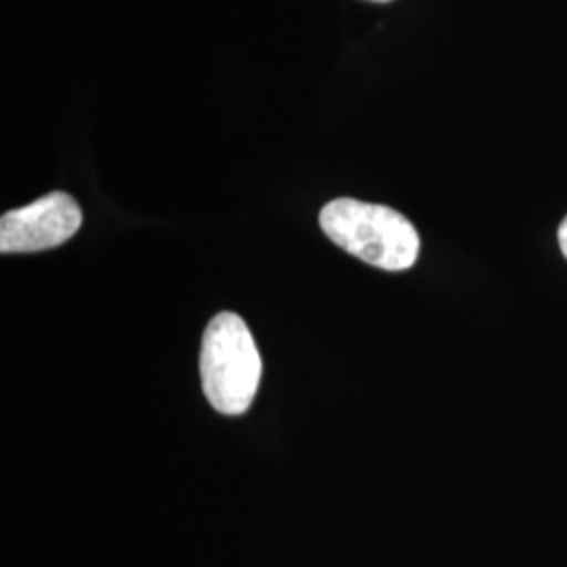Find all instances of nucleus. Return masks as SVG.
<instances>
[{
	"mask_svg": "<svg viewBox=\"0 0 567 567\" xmlns=\"http://www.w3.org/2000/svg\"><path fill=\"white\" fill-rule=\"evenodd\" d=\"M326 236L364 264L405 271L416 264L421 238L402 213L383 204L337 198L320 213Z\"/></svg>",
	"mask_w": 567,
	"mask_h": 567,
	"instance_id": "f257e3e1",
	"label": "nucleus"
},
{
	"mask_svg": "<svg viewBox=\"0 0 567 567\" xmlns=\"http://www.w3.org/2000/svg\"><path fill=\"white\" fill-rule=\"evenodd\" d=\"M261 353L240 316L224 311L204 330L200 379L206 400L227 414H244L261 383Z\"/></svg>",
	"mask_w": 567,
	"mask_h": 567,
	"instance_id": "f03ea898",
	"label": "nucleus"
},
{
	"mask_svg": "<svg viewBox=\"0 0 567 567\" xmlns=\"http://www.w3.org/2000/svg\"><path fill=\"white\" fill-rule=\"evenodd\" d=\"M82 225L79 203L65 194L53 192L37 203L16 208L0 219V252H39L68 243Z\"/></svg>",
	"mask_w": 567,
	"mask_h": 567,
	"instance_id": "7ed1b4c3",
	"label": "nucleus"
},
{
	"mask_svg": "<svg viewBox=\"0 0 567 567\" xmlns=\"http://www.w3.org/2000/svg\"><path fill=\"white\" fill-rule=\"evenodd\" d=\"M559 246H561V252H564V257L567 259V217L559 225Z\"/></svg>",
	"mask_w": 567,
	"mask_h": 567,
	"instance_id": "20e7f679",
	"label": "nucleus"
},
{
	"mask_svg": "<svg viewBox=\"0 0 567 567\" xmlns=\"http://www.w3.org/2000/svg\"><path fill=\"white\" fill-rule=\"evenodd\" d=\"M374 2H389V0H374Z\"/></svg>",
	"mask_w": 567,
	"mask_h": 567,
	"instance_id": "39448f33",
	"label": "nucleus"
}]
</instances>
